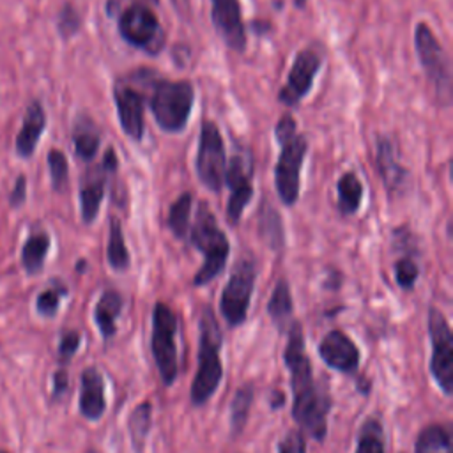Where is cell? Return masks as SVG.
Returning <instances> with one entry per match:
<instances>
[{
  "mask_svg": "<svg viewBox=\"0 0 453 453\" xmlns=\"http://www.w3.org/2000/svg\"><path fill=\"white\" fill-rule=\"evenodd\" d=\"M276 140L281 145V152L274 168V184L280 200L285 205H294L299 198L301 168L308 150V142L296 129V120L290 115H283L276 124Z\"/></svg>",
  "mask_w": 453,
  "mask_h": 453,
  "instance_id": "obj_2",
  "label": "cell"
},
{
  "mask_svg": "<svg viewBox=\"0 0 453 453\" xmlns=\"http://www.w3.org/2000/svg\"><path fill=\"white\" fill-rule=\"evenodd\" d=\"M119 32L122 39L149 53H159L165 44V32L159 18L145 2H133L119 16Z\"/></svg>",
  "mask_w": 453,
  "mask_h": 453,
  "instance_id": "obj_6",
  "label": "cell"
},
{
  "mask_svg": "<svg viewBox=\"0 0 453 453\" xmlns=\"http://www.w3.org/2000/svg\"><path fill=\"white\" fill-rule=\"evenodd\" d=\"M428 333L432 340L430 372L444 395L453 393V336L444 315L430 308L428 311Z\"/></svg>",
  "mask_w": 453,
  "mask_h": 453,
  "instance_id": "obj_11",
  "label": "cell"
},
{
  "mask_svg": "<svg viewBox=\"0 0 453 453\" xmlns=\"http://www.w3.org/2000/svg\"><path fill=\"white\" fill-rule=\"evenodd\" d=\"M0 453H9V451H0Z\"/></svg>",
  "mask_w": 453,
  "mask_h": 453,
  "instance_id": "obj_42",
  "label": "cell"
},
{
  "mask_svg": "<svg viewBox=\"0 0 453 453\" xmlns=\"http://www.w3.org/2000/svg\"><path fill=\"white\" fill-rule=\"evenodd\" d=\"M73 142H74V152L80 159L83 161H88L96 156L97 149H99V134L88 127H80L74 131V136H73Z\"/></svg>",
  "mask_w": 453,
  "mask_h": 453,
  "instance_id": "obj_32",
  "label": "cell"
},
{
  "mask_svg": "<svg viewBox=\"0 0 453 453\" xmlns=\"http://www.w3.org/2000/svg\"><path fill=\"white\" fill-rule=\"evenodd\" d=\"M414 46L419 58V64L432 81L439 101L442 104H449L451 101V69L446 51L442 50L441 42L435 39L434 32L426 23H418L414 30Z\"/></svg>",
  "mask_w": 453,
  "mask_h": 453,
  "instance_id": "obj_7",
  "label": "cell"
},
{
  "mask_svg": "<svg viewBox=\"0 0 453 453\" xmlns=\"http://www.w3.org/2000/svg\"><path fill=\"white\" fill-rule=\"evenodd\" d=\"M319 354L327 366H331L333 370L343 372V373L356 372V368L359 365L357 347L345 333H342L338 329L329 331L322 338V342L319 345Z\"/></svg>",
  "mask_w": 453,
  "mask_h": 453,
  "instance_id": "obj_15",
  "label": "cell"
},
{
  "mask_svg": "<svg viewBox=\"0 0 453 453\" xmlns=\"http://www.w3.org/2000/svg\"><path fill=\"white\" fill-rule=\"evenodd\" d=\"M189 237L193 246L203 253V265L195 274L193 283L205 285L225 269L230 251L228 239L218 226L216 218L209 211L207 203H200Z\"/></svg>",
  "mask_w": 453,
  "mask_h": 453,
  "instance_id": "obj_4",
  "label": "cell"
},
{
  "mask_svg": "<svg viewBox=\"0 0 453 453\" xmlns=\"http://www.w3.org/2000/svg\"><path fill=\"white\" fill-rule=\"evenodd\" d=\"M108 264L115 271H124L129 267V253L124 242L120 221L117 218H111L110 221V237H108Z\"/></svg>",
  "mask_w": 453,
  "mask_h": 453,
  "instance_id": "obj_26",
  "label": "cell"
},
{
  "mask_svg": "<svg viewBox=\"0 0 453 453\" xmlns=\"http://www.w3.org/2000/svg\"><path fill=\"white\" fill-rule=\"evenodd\" d=\"M177 317L165 303H156L152 310V356L159 375L166 386L177 377Z\"/></svg>",
  "mask_w": 453,
  "mask_h": 453,
  "instance_id": "obj_8",
  "label": "cell"
},
{
  "mask_svg": "<svg viewBox=\"0 0 453 453\" xmlns=\"http://www.w3.org/2000/svg\"><path fill=\"white\" fill-rule=\"evenodd\" d=\"M416 453H451L449 432L441 425L423 428L416 439Z\"/></svg>",
  "mask_w": 453,
  "mask_h": 453,
  "instance_id": "obj_24",
  "label": "cell"
},
{
  "mask_svg": "<svg viewBox=\"0 0 453 453\" xmlns=\"http://www.w3.org/2000/svg\"><path fill=\"white\" fill-rule=\"evenodd\" d=\"M260 234L269 248L280 250L283 246V225L280 214L273 207L265 205L260 214Z\"/></svg>",
  "mask_w": 453,
  "mask_h": 453,
  "instance_id": "obj_31",
  "label": "cell"
},
{
  "mask_svg": "<svg viewBox=\"0 0 453 453\" xmlns=\"http://www.w3.org/2000/svg\"><path fill=\"white\" fill-rule=\"evenodd\" d=\"M278 453H306V444H304L303 434L297 430H290L280 442Z\"/></svg>",
  "mask_w": 453,
  "mask_h": 453,
  "instance_id": "obj_37",
  "label": "cell"
},
{
  "mask_svg": "<svg viewBox=\"0 0 453 453\" xmlns=\"http://www.w3.org/2000/svg\"><path fill=\"white\" fill-rule=\"evenodd\" d=\"M101 166L108 172V173H113L117 170V156H115V150L110 147L104 156H103V163Z\"/></svg>",
  "mask_w": 453,
  "mask_h": 453,
  "instance_id": "obj_40",
  "label": "cell"
},
{
  "mask_svg": "<svg viewBox=\"0 0 453 453\" xmlns=\"http://www.w3.org/2000/svg\"><path fill=\"white\" fill-rule=\"evenodd\" d=\"M322 57L317 50L306 48L294 58L292 69L287 78V85L280 90V101L287 106H296L311 88L313 80L320 69Z\"/></svg>",
  "mask_w": 453,
  "mask_h": 453,
  "instance_id": "obj_12",
  "label": "cell"
},
{
  "mask_svg": "<svg viewBox=\"0 0 453 453\" xmlns=\"http://www.w3.org/2000/svg\"><path fill=\"white\" fill-rule=\"evenodd\" d=\"M48 250H50V237H48L46 234H35V235H32V237L25 242V246H23V250H21V264H23V267H25L30 274L41 271Z\"/></svg>",
  "mask_w": 453,
  "mask_h": 453,
  "instance_id": "obj_27",
  "label": "cell"
},
{
  "mask_svg": "<svg viewBox=\"0 0 453 453\" xmlns=\"http://www.w3.org/2000/svg\"><path fill=\"white\" fill-rule=\"evenodd\" d=\"M225 172L226 159L221 133L212 120H203L196 154V175L207 189L218 193L225 184Z\"/></svg>",
  "mask_w": 453,
  "mask_h": 453,
  "instance_id": "obj_9",
  "label": "cell"
},
{
  "mask_svg": "<svg viewBox=\"0 0 453 453\" xmlns=\"http://www.w3.org/2000/svg\"><path fill=\"white\" fill-rule=\"evenodd\" d=\"M65 294V288H48L37 296L35 308L44 317H53L58 310L60 297Z\"/></svg>",
  "mask_w": 453,
  "mask_h": 453,
  "instance_id": "obj_34",
  "label": "cell"
},
{
  "mask_svg": "<svg viewBox=\"0 0 453 453\" xmlns=\"http://www.w3.org/2000/svg\"><path fill=\"white\" fill-rule=\"evenodd\" d=\"M267 313L273 319V322L283 329L292 315V296L288 283L285 280H280L273 290V296L267 303Z\"/></svg>",
  "mask_w": 453,
  "mask_h": 453,
  "instance_id": "obj_23",
  "label": "cell"
},
{
  "mask_svg": "<svg viewBox=\"0 0 453 453\" xmlns=\"http://www.w3.org/2000/svg\"><path fill=\"white\" fill-rule=\"evenodd\" d=\"M58 32L62 37H71L73 34H76V30L80 28V14L76 12V9L69 4H65L60 12H58Z\"/></svg>",
  "mask_w": 453,
  "mask_h": 453,
  "instance_id": "obj_36",
  "label": "cell"
},
{
  "mask_svg": "<svg viewBox=\"0 0 453 453\" xmlns=\"http://www.w3.org/2000/svg\"><path fill=\"white\" fill-rule=\"evenodd\" d=\"M106 170L92 168L87 172L81 179L80 186V205H81V218L85 223H92L99 212L101 200L104 196V186H106Z\"/></svg>",
  "mask_w": 453,
  "mask_h": 453,
  "instance_id": "obj_18",
  "label": "cell"
},
{
  "mask_svg": "<svg viewBox=\"0 0 453 453\" xmlns=\"http://www.w3.org/2000/svg\"><path fill=\"white\" fill-rule=\"evenodd\" d=\"M113 99L117 104V115L122 131L134 142L143 138V97L124 85H115Z\"/></svg>",
  "mask_w": 453,
  "mask_h": 453,
  "instance_id": "obj_16",
  "label": "cell"
},
{
  "mask_svg": "<svg viewBox=\"0 0 453 453\" xmlns=\"http://www.w3.org/2000/svg\"><path fill=\"white\" fill-rule=\"evenodd\" d=\"M150 414H152V407L149 402H143L140 405L134 407V411L131 412L129 419H127V428H129V435H131V444L134 448L136 453L143 451V444H145V437L149 434L150 428Z\"/></svg>",
  "mask_w": 453,
  "mask_h": 453,
  "instance_id": "obj_25",
  "label": "cell"
},
{
  "mask_svg": "<svg viewBox=\"0 0 453 453\" xmlns=\"http://www.w3.org/2000/svg\"><path fill=\"white\" fill-rule=\"evenodd\" d=\"M336 189H338V211L343 216H350L357 212L363 200V184L357 179V175L352 172L343 173L336 184Z\"/></svg>",
  "mask_w": 453,
  "mask_h": 453,
  "instance_id": "obj_22",
  "label": "cell"
},
{
  "mask_svg": "<svg viewBox=\"0 0 453 453\" xmlns=\"http://www.w3.org/2000/svg\"><path fill=\"white\" fill-rule=\"evenodd\" d=\"M67 388V375L64 370H58L53 375V395H60Z\"/></svg>",
  "mask_w": 453,
  "mask_h": 453,
  "instance_id": "obj_41",
  "label": "cell"
},
{
  "mask_svg": "<svg viewBox=\"0 0 453 453\" xmlns=\"http://www.w3.org/2000/svg\"><path fill=\"white\" fill-rule=\"evenodd\" d=\"M225 182L230 188V198L226 203V218L232 225H235L241 219V214L244 207L250 203L253 196L251 188V165L242 159V156H235L230 159L226 172H225Z\"/></svg>",
  "mask_w": 453,
  "mask_h": 453,
  "instance_id": "obj_13",
  "label": "cell"
},
{
  "mask_svg": "<svg viewBox=\"0 0 453 453\" xmlns=\"http://www.w3.org/2000/svg\"><path fill=\"white\" fill-rule=\"evenodd\" d=\"M122 310V296L117 290H106L97 304H96V311H94V319L97 324L99 333L103 334V338H110L115 334L117 331V317L120 315Z\"/></svg>",
  "mask_w": 453,
  "mask_h": 453,
  "instance_id": "obj_21",
  "label": "cell"
},
{
  "mask_svg": "<svg viewBox=\"0 0 453 453\" xmlns=\"http://www.w3.org/2000/svg\"><path fill=\"white\" fill-rule=\"evenodd\" d=\"M255 283V264L250 258H241L235 262L230 278L223 288L219 310L228 326L235 327L246 320L250 308V299Z\"/></svg>",
  "mask_w": 453,
  "mask_h": 453,
  "instance_id": "obj_10",
  "label": "cell"
},
{
  "mask_svg": "<svg viewBox=\"0 0 453 453\" xmlns=\"http://www.w3.org/2000/svg\"><path fill=\"white\" fill-rule=\"evenodd\" d=\"M377 166L380 172V179L384 180L386 188L391 193L402 189V186L407 180V172L396 161L395 149L386 138H379V143H377Z\"/></svg>",
  "mask_w": 453,
  "mask_h": 453,
  "instance_id": "obj_20",
  "label": "cell"
},
{
  "mask_svg": "<svg viewBox=\"0 0 453 453\" xmlns=\"http://www.w3.org/2000/svg\"><path fill=\"white\" fill-rule=\"evenodd\" d=\"M44 127H46L44 110H42V106L37 101H34L27 108V113H25V119H23V126H21V129L18 133V138H16V152L21 157L32 156V152L35 150V145H37Z\"/></svg>",
  "mask_w": 453,
  "mask_h": 453,
  "instance_id": "obj_19",
  "label": "cell"
},
{
  "mask_svg": "<svg viewBox=\"0 0 453 453\" xmlns=\"http://www.w3.org/2000/svg\"><path fill=\"white\" fill-rule=\"evenodd\" d=\"M251 402H253V386L246 384L239 388L230 405V425H232L234 435H237L244 428Z\"/></svg>",
  "mask_w": 453,
  "mask_h": 453,
  "instance_id": "obj_29",
  "label": "cell"
},
{
  "mask_svg": "<svg viewBox=\"0 0 453 453\" xmlns=\"http://www.w3.org/2000/svg\"><path fill=\"white\" fill-rule=\"evenodd\" d=\"M106 409L104 400V384L103 377L96 368H85L81 373V384H80V412L90 419L96 421L103 416Z\"/></svg>",
  "mask_w": 453,
  "mask_h": 453,
  "instance_id": "obj_17",
  "label": "cell"
},
{
  "mask_svg": "<svg viewBox=\"0 0 453 453\" xmlns=\"http://www.w3.org/2000/svg\"><path fill=\"white\" fill-rule=\"evenodd\" d=\"M356 453H384V432L377 419L370 418L363 423Z\"/></svg>",
  "mask_w": 453,
  "mask_h": 453,
  "instance_id": "obj_30",
  "label": "cell"
},
{
  "mask_svg": "<svg viewBox=\"0 0 453 453\" xmlns=\"http://www.w3.org/2000/svg\"><path fill=\"white\" fill-rule=\"evenodd\" d=\"M283 361L290 370V386L294 391L292 416L311 437L322 441L327 432V412L331 400L313 382L311 363L304 350L303 329L299 322L290 326Z\"/></svg>",
  "mask_w": 453,
  "mask_h": 453,
  "instance_id": "obj_1",
  "label": "cell"
},
{
  "mask_svg": "<svg viewBox=\"0 0 453 453\" xmlns=\"http://www.w3.org/2000/svg\"><path fill=\"white\" fill-rule=\"evenodd\" d=\"M418 265L411 258H400L395 264V278L402 288H412L418 280Z\"/></svg>",
  "mask_w": 453,
  "mask_h": 453,
  "instance_id": "obj_35",
  "label": "cell"
},
{
  "mask_svg": "<svg viewBox=\"0 0 453 453\" xmlns=\"http://www.w3.org/2000/svg\"><path fill=\"white\" fill-rule=\"evenodd\" d=\"M48 166H50V175H51V186L55 191H60L67 184V159L64 152L53 149L48 154Z\"/></svg>",
  "mask_w": 453,
  "mask_h": 453,
  "instance_id": "obj_33",
  "label": "cell"
},
{
  "mask_svg": "<svg viewBox=\"0 0 453 453\" xmlns=\"http://www.w3.org/2000/svg\"><path fill=\"white\" fill-rule=\"evenodd\" d=\"M25 195H27V179H25V175H19L18 180H16V186H14L12 193L9 195L11 205H14V207L21 205V203L25 202Z\"/></svg>",
  "mask_w": 453,
  "mask_h": 453,
  "instance_id": "obj_39",
  "label": "cell"
},
{
  "mask_svg": "<svg viewBox=\"0 0 453 453\" xmlns=\"http://www.w3.org/2000/svg\"><path fill=\"white\" fill-rule=\"evenodd\" d=\"M211 18L214 28L228 48L235 51H242L246 48L239 0H211Z\"/></svg>",
  "mask_w": 453,
  "mask_h": 453,
  "instance_id": "obj_14",
  "label": "cell"
},
{
  "mask_svg": "<svg viewBox=\"0 0 453 453\" xmlns=\"http://www.w3.org/2000/svg\"><path fill=\"white\" fill-rule=\"evenodd\" d=\"M200 345H198V368L191 384V402L195 405L205 403L218 389L223 368L219 359L221 329L209 306H203L198 320Z\"/></svg>",
  "mask_w": 453,
  "mask_h": 453,
  "instance_id": "obj_3",
  "label": "cell"
},
{
  "mask_svg": "<svg viewBox=\"0 0 453 453\" xmlns=\"http://www.w3.org/2000/svg\"><path fill=\"white\" fill-rule=\"evenodd\" d=\"M195 101V90L189 81L154 83L150 96V110L157 126L166 133H179L186 127Z\"/></svg>",
  "mask_w": 453,
  "mask_h": 453,
  "instance_id": "obj_5",
  "label": "cell"
},
{
  "mask_svg": "<svg viewBox=\"0 0 453 453\" xmlns=\"http://www.w3.org/2000/svg\"><path fill=\"white\" fill-rule=\"evenodd\" d=\"M80 347V334L76 331H65L60 338L58 354L62 359H69Z\"/></svg>",
  "mask_w": 453,
  "mask_h": 453,
  "instance_id": "obj_38",
  "label": "cell"
},
{
  "mask_svg": "<svg viewBox=\"0 0 453 453\" xmlns=\"http://www.w3.org/2000/svg\"><path fill=\"white\" fill-rule=\"evenodd\" d=\"M191 195L182 193L168 211V228L177 239H184L189 230V212H191Z\"/></svg>",
  "mask_w": 453,
  "mask_h": 453,
  "instance_id": "obj_28",
  "label": "cell"
}]
</instances>
